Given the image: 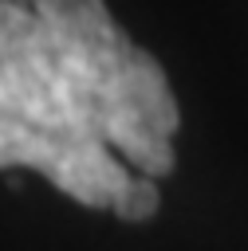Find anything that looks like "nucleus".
<instances>
[{"label":"nucleus","mask_w":248,"mask_h":251,"mask_svg":"<svg viewBox=\"0 0 248 251\" xmlns=\"http://www.w3.org/2000/svg\"><path fill=\"white\" fill-rule=\"evenodd\" d=\"M0 114L71 153L114 204L177 165L169 75L98 0H0Z\"/></svg>","instance_id":"f257e3e1"},{"label":"nucleus","mask_w":248,"mask_h":251,"mask_svg":"<svg viewBox=\"0 0 248 251\" xmlns=\"http://www.w3.org/2000/svg\"><path fill=\"white\" fill-rule=\"evenodd\" d=\"M4 169H28V173H39L51 188H59L63 196H71L79 208H91V212H110L114 208V196L110 188L87 173L71 153H63L59 145H51L47 137L16 126L12 118L0 114V173Z\"/></svg>","instance_id":"f03ea898"},{"label":"nucleus","mask_w":248,"mask_h":251,"mask_svg":"<svg viewBox=\"0 0 248 251\" xmlns=\"http://www.w3.org/2000/svg\"><path fill=\"white\" fill-rule=\"evenodd\" d=\"M161 208V192H157V180L150 176H134L130 188L122 192V200L114 204V216L122 224H142V220H154Z\"/></svg>","instance_id":"7ed1b4c3"}]
</instances>
